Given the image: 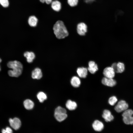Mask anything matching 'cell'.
I'll use <instances>...</instances> for the list:
<instances>
[{"label":"cell","mask_w":133,"mask_h":133,"mask_svg":"<svg viewBox=\"0 0 133 133\" xmlns=\"http://www.w3.org/2000/svg\"><path fill=\"white\" fill-rule=\"evenodd\" d=\"M8 67L12 69L8 71L9 75L11 77H17L21 74L23 66L19 61L17 60L11 61L7 64Z\"/></svg>","instance_id":"1"},{"label":"cell","mask_w":133,"mask_h":133,"mask_svg":"<svg viewBox=\"0 0 133 133\" xmlns=\"http://www.w3.org/2000/svg\"><path fill=\"white\" fill-rule=\"evenodd\" d=\"M53 30L55 35L58 39L64 38L68 35V31L62 21L59 20L56 22L53 26Z\"/></svg>","instance_id":"2"},{"label":"cell","mask_w":133,"mask_h":133,"mask_svg":"<svg viewBox=\"0 0 133 133\" xmlns=\"http://www.w3.org/2000/svg\"><path fill=\"white\" fill-rule=\"evenodd\" d=\"M128 105L126 102L123 100L119 101L115 107V109L118 113H120L127 110Z\"/></svg>","instance_id":"3"},{"label":"cell","mask_w":133,"mask_h":133,"mask_svg":"<svg viewBox=\"0 0 133 133\" xmlns=\"http://www.w3.org/2000/svg\"><path fill=\"white\" fill-rule=\"evenodd\" d=\"M77 30L78 33L79 35H84L87 32V26L84 23H80L77 25Z\"/></svg>","instance_id":"4"},{"label":"cell","mask_w":133,"mask_h":133,"mask_svg":"<svg viewBox=\"0 0 133 133\" xmlns=\"http://www.w3.org/2000/svg\"><path fill=\"white\" fill-rule=\"evenodd\" d=\"M9 121L10 126L15 130L18 129L21 126V122L20 120L17 117L10 118Z\"/></svg>","instance_id":"5"},{"label":"cell","mask_w":133,"mask_h":133,"mask_svg":"<svg viewBox=\"0 0 133 133\" xmlns=\"http://www.w3.org/2000/svg\"><path fill=\"white\" fill-rule=\"evenodd\" d=\"M115 72L111 67H108L104 69L103 74L105 77L113 78L115 76Z\"/></svg>","instance_id":"6"},{"label":"cell","mask_w":133,"mask_h":133,"mask_svg":"<svg viewBox=\"0 0 133 133\" xmlns=\"http://www.w3.org/2000/svg\"><path fill=\"white\" fill-rule=\"evenodd\" d=\"M101 82L103 84L110 87H113L116 84V81L113 78L106 77L102 79Z\"/></svg>","instance_id":"7"},{"label":"cell","mask_w":133,"mask_h":133,"mask_svg":"<svg viewBox=\"0 0 133 133\" xmlns=\"http://www.w3.org/2000/svg\"><path fill=\"white\" fill-rule=\"evenodd\" d=\"M102 116L107 122H110L114 119L110 111L108 110L105 109L103 111Z\"/></svg>","instance_id":"8"},{"label":"cell","mask_w":133,"mask_h":133,"mask_svg":"<svg viewBox=\"0 0 133 133\" xmlns=\"http://www.w3.org/2000/svg\"><path fill=\"white\" fill-rule=\"evenodd\" d=\"M88 70L91 73H95L98 70L97 65L93 61H90L88 63Z\"/></svg>","instance_id":"9"},{"label":"cell","mask_w":133,"mask_h":133,"mask_svg":"<svg viewBox=\"0 0 133 133\" xmlns=\"http://www.w3.org/2000/svg\"><path fill=\"white\" fill-rule=\"evenodd\" d=\"M42 76V74L41 69L38 68H36L33 70L32 73V77L34 79H39Z\"/></svg>","instance_id":"10"},{"label":"cell","mask_w":133,"mask_h":133,"mask_svg":"<svg viewBox=\"0 0 133 133\" xmlns=\"http://www.w3.org/2000/svg\"><path fill=\"white\" fill-rule=\"evenodd\" d=\"M92 127L95 130L99 132L103 129L104 125L102 122L98 120H96L93 123Z\"/></svg>","instance_id":"11"},{"label":"cell","mask_w":133,"mask_h":133,"mask_svg":"<svg viewBox=\"0 0 133 133\" xmlns=\"http://www.w3.org/2000/svg\"><path fill=\"white\" fill-rule=\"evenodd\" d=\"M88 70L85 67H79L77 70V73L79 76L81 78H84L86 77L87 74Z\"/></svg>","instance_id":"12"},{"label":"cell","mask_w":133,"mask_h":133,"mask_svg":"<svg viewBox=\"0 0 133 133\" xmlns=\"http://www.w3.org/2000/svg\"><path fill=\"white\" fill-rule=\"evenodd\" d=\"M24 56L26 58L27 61L29 63L32 62L35 57L34 53L32 51L25 52L24 53Z\"/></svg>","instance_id":"13"},{"label":"cell","mask_w":133,"mask_h":133,"mask_svg":"<svg viewBox=\"0 0 133 133\" xmlns=\"http://www.w3.org/2000/svg\"><path fill=\"white\" fill-rule=\"evenodd\" d=\"M54 116L58 121L61 122L65 120L67 117L66 113L60 112L54 113Z\"/></svg>","instance_id":"14"},{"label":"cell","mask_w":133,"mask_h":133,"mask_svg":"<svg viewBox=\"0 0 133 133\" xmlns=\"http://www.w3.org/2000/svg\"><path fill=\"white\" fill-rule=\"evenodd\" d=\"M66 105V108L70 110H74L77 106V104L76 102L70 100L67 101Z\"/></svg>","instance_id":"15"},{"label":"cell","mask_w":133,"mask_h":133,"mask_svg":"<svg viewBox=\"0 0 133 133\" xmlns=\"http://www.w3.org/2000/svg\"><path fill=\"white\" fill-rule=\"evenodd\" d=\"M70 83L73 86L77 87H79L80 85L81 81L78 77L75 76L71 78L70 80Z\"/></svg>","instance_id":"16"},{"label":"cell","mask_w":133,"mask_h":133,"mask_svg":"<svg viewBox=\"0 0 133 133\" xmlns=\"http://www.w3.org/2000/svg\"><path fill=\"white\" fill-rule=\"evenodd\" d=\"M51 7L53 10L56 11H59L61 8V4L58 1L55 0L51 3Z\"/></svg>","instance_id":"17"},{"label":"cell","mask_w":133,"mask_h":133,"mask_svg":"<svg viewBox=\"0 0 133 133\" xmlns=\"http://www.w3.org/2000/svg\"><path fill=\"white\" fill-rule=\"evenodd\" d=\"M38 20L35 16H30L29 18L28 22L29 25L31 27H35L37 24Z\"/></svg>","instance_id":"18"},{"label":"cell","mask_w":133,"mask_h":133,"mask_svg":"<svg viewBox=\"0 0 133 133\" xmlns=\"http://www.w3.org/2000/svg\"><path fill=\"white\" fill-rule=\"evenodd\" d=\"M23 104L25 108L27 110L31 109L34 106L33 102L29 99L25 100Z\"/></svg>","instance_id":"19"},{"label":"cell","mask_w":133,"mask_h":133,"mask_svg":"<svg viewBox=\"0 0 133 133\" xmlns=\"http://www.w3.org/2000/svg\"><path fill=\"white\" fill-rule=\"evenodd\" d=\"M123 121L124 123L127 125L133 124V117L129 116L123 117Z\"/></svg>","instance_id":"20"},{"label":"cell","mask_w":133,"mask_h":133,"mask_svg":"<svg viewBox=\"0 0 133 133\" xmlns=\"http://www.w3.org/2000/svg\"><path fill=\"white\" fill-rule=\"evenodd\" d=\"M37 97L40 102H43L47 99V96L44 92H40L37 95Z\"/></svg>","instance_id":"21"},{"label":"cell","mask_w":133,"mask_h":133,"mask_svg":"<svg viewBox=\"0 0 133 133\" xmlns=\"http://www.w3.org/2000/svg\"><path fill=\"white\" fill-rule=\"evenodd\" d=\"M125 69V66L124 64L120 62H119L117 64L116 73H121Z\"/></svg>","instance_id":"22"},{"label":"cell","mask_w":133,"mask_h":133,"mask_svg":"<svg viewBox=\"0 0 133 133\" xmlns=\"http://www.w3.org/2000/svg\"><path fill=\"white\" fill-rule=\"evenodd\" d=\"M117 101L116 97L114 96L111 97L109 99L108 102L109 104L111 105H114Z\"/></svg>","instance_id":"23"},{"label":"cell","mask_w":133,"mask_h":133,"mask_svg":"<svg viewBox=\"0 0 133 133\" xmlns=\"http://www.w3.org/2000/svg\"><path fill=\"white\" fill-rule=\"evenodd\" d=\"M133 114V111L131 109L126 110L123 112L122 116L123 117L127 116H132Z\"/></svg>","instance_id":"24"},{"label":"cell","mask_w":133,"mask_h":133,"mask_svg":"<svg viewBox=\"0 0 133 133\" xmlns=\"http://www.w3.org/2000/svg\"><path fill=\"white\" fill-rule=\"evenodd\" d=\"M78 0H67L68 4L71 6L74 7L78 4Z\"/></svg>","instance_id":"25"},{"label":"cell","mask_w":133,"mask_h":133,"mask_svg":"<svg viewBox=\"0 0 133 133\" xmlns=\"http://www.w3.org/2000/svg\"><path fill=\"white\" fill-rule=\"evenodd\" d=\"M0 3L3 7H6L9 5V2L8 0H0Z\"/></svg>","instance_id":"26"},{"label":"cell","mask_w":133,"mask_h":133,"mask_svg":"<svg viewBox=\"0 0 133 133\" xmlns=\"http://www.w3.org/2000/svg\"><path fill=\"white\" fill-rule=\"evenodd\" d=\"M2 133H13L12 129L9 127H7L5 129H3L2 130Z\"/></svg>","instance_id":"27"},{"label":"cell","mask_w":133,"mask_h":133,"mask_svg":"<svg viewBox=\"0 0 133 133\" xmlns=\"http://www.w3.org/2000/svg\"><path fill=\"white\" fill-rule=\"evenodd\" d=\"M117 63H113L111 66L113 69L116 72L117 71Z\"/></svg>","instance_id":"28"},{"label":"cell","mask_w":133,"mask_h":133,"mask_svg":"<svg viewBox=\"0 0 133 133\" xmlns=\"http://www.w3.org/2000/svg\"><path fill=\"white\" fill-rule=\"evenodd\" d=\"M52 2V0H46L45 2L48 4H49Z\"/></svg>","instance_id":"29"},{"label":"cell","mask_w":133,"mask_h":133,"mask_svg":"<svg viewBox=\"0 0 133 133\" xmlns=\"http://www.w3.org/2000/svg\"><path fill=\"white\" fill-rule=\"evenodd\" d=\"M85 1L87 3L90 2H92L94 0H85Z\"/></svg>","instance_id":"30"},{"label":"cell","mask_w":133,"mask_h":133,"mask_svg":"<svg viewBox=\"0 0 133 133\" xmlns=\"http://www.w3.org/2000/svg\"><path fill=\"white\" fill-rule=\"evenodd\" d=\"M40 0L41 2L43 3L45 2V0Z\"/></svg>","instance_id":"31"},{"label":"cell","mask_w":133,"mask_h":133,"mask_svg":"<svg viewBox=\"0 0 133 133\" xmlns=\"http://www.w3.org/2000/svg\"><path fill=\"white\" fill-rule=\"evenodd\" d=\"M1 59L0 58V63L1 62Z\"/></svg>","instance_id":"32"},{"label":"cell","mask_w":133,"mask_h":133,"mask_svg":"<svg viewBox=\"0 0 133 133\" xmlns=\"http://www.w3.org/2000/svg\"><path fill=\"white\" fill-rule=\"evenodd\" d=\"M0 70H1V68H0Z\"/></svg>","instance_id":"33"}]
</instances>
